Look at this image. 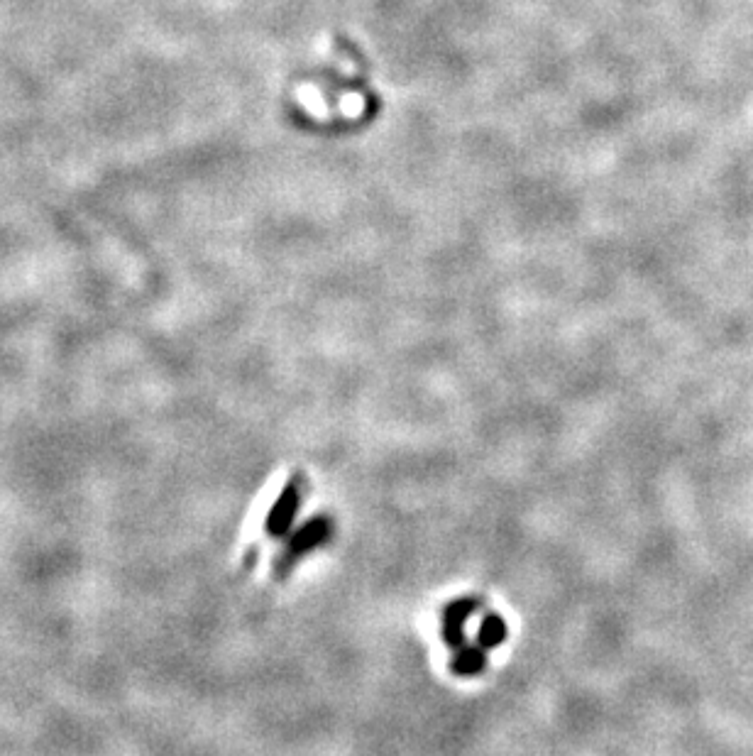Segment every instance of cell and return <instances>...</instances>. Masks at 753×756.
Listing matches in <instances>:
<instances>
[{
    "mask_svg": "<svg viewBox=\"0 0 753 756\" xmlns=\"http://www.w3.org/2000/svg\"><path fill=\"white\" fill-rule=\"evenodd\" d=\"M328 536H331V519L313 517L306 524H301V527L289 536L284 551L277 556V563H274V575H277V578H284V575L296 566L299 558L309 556V553L316 551L318 546L326 544Z\"/></svg>",
    "mask_w": 753,
    "mask_h": 756,
    "instance_id": "cell-1",
    "label": "cell"
},
{
    "mask_svg": "<svg viewBox=\"0 0 753 756\" xmlns=\"http://www.w3.org/2000/svg\"><path fill=\"white\" fill-rule=\"evenodd\" d=\"M304 495H306V482L301 475H294V478L287 482V487L282 490V495L274 500L272 509H269V514L265 519L267 536H272V539H284V536L291 534V527H294L296 517H299Z\"/></svg>",
    "mask_w": 753,
    "mask_h": 756,
    "instance_id": "cell-2",
    "label": "cell"
},
{
    "mask_svg": "<svg viewBox=\"0 0 753 756\" xmlns=\"http://www.w3.org/2000/svg\"><path fill=\"white\" fill-rule=\"evenodd\" d=\"M487 666V649H482L480 644H465L460 649H455L453 656V671L458 676H477V673L485 671Z\"/></svg>",
    "mask_w": 753,
    "mask_h": 756,
    "instance_id": "cell-3",
    "label": "cell"
},
{
    "mask_svg": "<svg viewBox=\"0 0 753 756\" xmlns=\"http://www.w3.org/2000/svg\"><path fill=\"white\" fill-rule=\"evenodd\" d=\"M507 639V624L499 615H487L477 627V644L482 649H497Z\"/></svg>",
    "mask_w": 753,
    "mask_h": 756,
    "instance_id": "cell-4",
    "label": "cell"
},
{
    "mask_svg": "<svg viewBox=\"0 0 753 756\" xmlns=\"http://www.w3.org/2000/svg\"><path fill=\"white\" fill-rule=\"evenodd\" d=\"M477 600L472 597H463V600H453L448 607H445V619H455V622H465L477 612Z\"/></svg>",
    "mask_w": 753,
    "mask_h": 756,
    "instance_id": "cell-5",
    "label": "cell"
}]
</instances>
